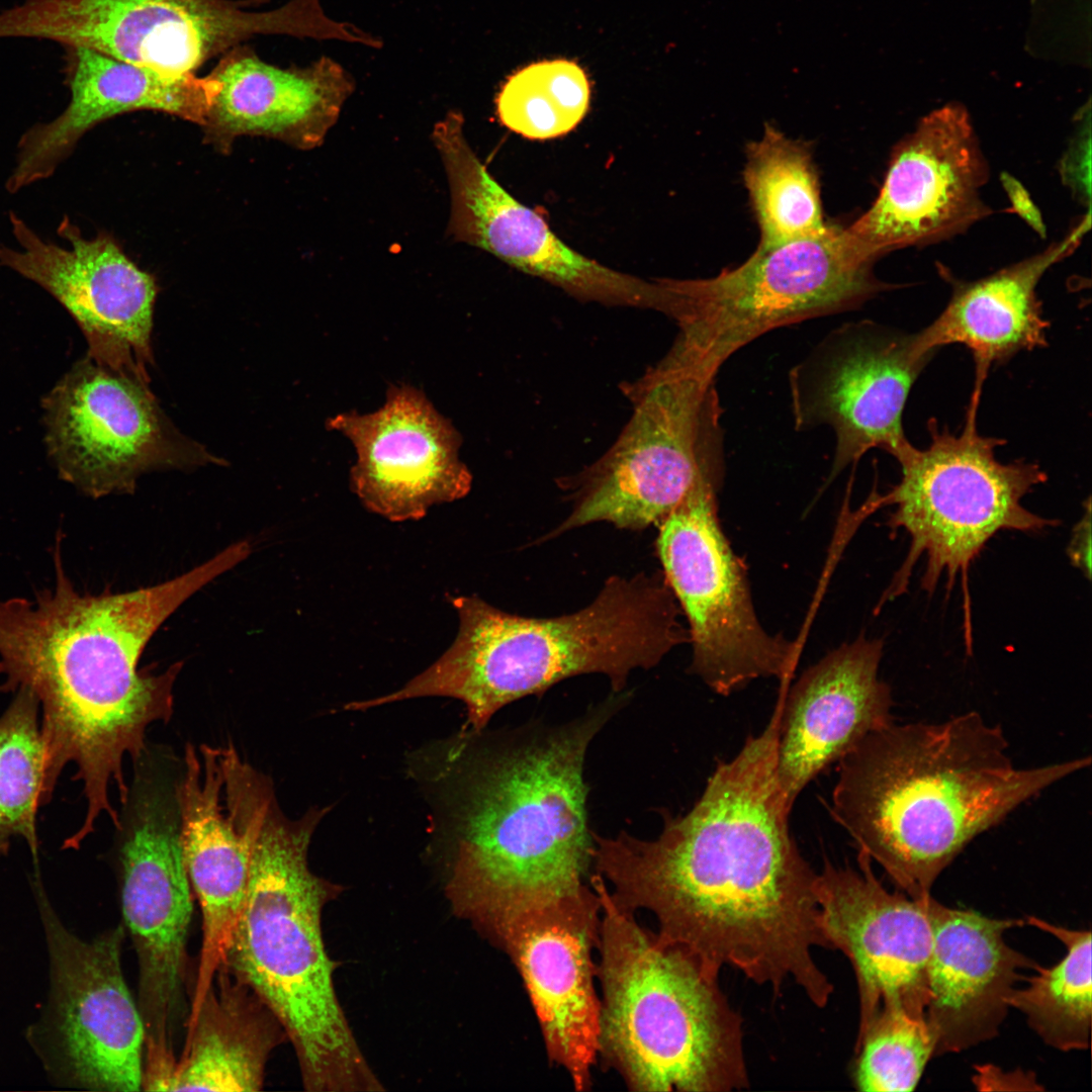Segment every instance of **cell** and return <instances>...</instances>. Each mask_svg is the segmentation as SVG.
Listing matches in <instances>:
<instances>
[{"instance_id":"obj_18","label":"cell","mask_w":1092,"mask_h":1092,"mask_svg":"<svg viewBox=\"0 0 1092 1092\" xmlns=\"http://www.w3.org/2000/svg\"><path fill=\"white\" fill-rule=\"evenodd\" d=\"M9 220L17 247L0 244V266L39 285L69 311L90 359L149 383L155 278L110 235L87 239L67 216L57 229L65 246L42 239L13 211Z\"/></svg>"},{"instance_id":"obj_27","label":"cell","mask_w":1092,"mask_h":1092,"mask_svg":"<svg viewBox=\"0 0 1092 1092\" xmlns=\"http://www.w3.org/2000/svg\"><path fill=\"white\" fill-rule=\"evenodd\" d=\"M1090 226V214L1061 241L1043 251L974 281L951 279L946 306L916 334L920 347L936 353L960 344L975 362V388L981 394L990 368L1022 351L1046 346L1049 322L1042 315L1036 288L1045 272L1068 257Z\"/></svg>"},{"instance_id":"obj_33","label":"cell","mask_w":1092,"mask_h":1092,"mask_svg":"<svg viewBox=\"0 0 1092 1092\" xmlns=\"http://www.w3.org/2000/svg\"><path fill=\"white\" fill-rule=\"evenodd\" d=\"M856 1051L858 1090L908 1092L915 1089L934 1055L935 1038L925 1017L883 1009L858 1029Z\"/></svg>"},{"instance_id":"obj_30","label":"cell","mask_w":1092,"mask_h":1092,"mask_svg":"<svg viewBox=\"0 0 1092 1092\" xmlns=\"http://www.w3.org/2000/svg\"><path fill=\"white\" fill-rule=\"evenodd\" d=\"M1026 922L1059 938L1065 957L1051 968H1036L1027 986L1015 988L1010 1008L1022 1012L1028 1025L1049 1045L1063 1052L1089 1046L1092 1018L1091 932L1072 930L1034 916Z\"/></svg>"},{"instance_id":"obj_14","label":"cell","mask_w":1092,"mask_h":1092,"mask_svg":"<svg viewBox=\"0 0 1092 1092\" xmlns=\"http://www.w3.org/2000/svg\"><path fill=\"white\" fill-rule=\"evenodd\" d=\"M148 384L88 356L56 383L42 408L61 478L98 498L132 493L151 471L224 463L180 433Z\"/></svg>"},{"instance_id":"obj_3","label":"cell","mask_w":1092,"mask_h":1092,"mask_svg":"<svg viewBox=\"0 0 1092 1092\" xmlns=\"http://www.w3.org/2000/svg\"><path fill=\"white\" fill-rule=\"evenodd\" d=\"M1002 728L977 712L878 729L838 761L829 811L860 852L921 900L965 847L1090 764L1017 767Z\"/></svg>"},{"instance_id":"obj_7","label":"cell","mask_w":1092,"mask_h":1092,"mask_svg":"<svg viewBox=\"0 0 1092 1092\" xmlns=\"http://www.w3.org/2000/svg\"><path fill=\"white\" fill-rule=\"evenodd\" d=\"M873 264L846 228L830 224L816 237L756 248L741 265L710 278H657L661 312L678 327L667 355L714 381L725 361L756 338L857 308L890 289Z\"/></svg>"},{"instance_id":"obj_31","label":"cell","mask_w":1092,"mask_h":1092,"mask_svg":"<svg viewBox=\"0 0 1092 1092\" xmlns=\"http://www.w3.org/2000/svg\"><path fill=\"white\" fill-rule=\"evenodd\" d=\"M15 693L0 716V857L14 838H22L38 869L36 813L46 804V746L36 696L28 688Z\"/></svg>"},{"instance_id":"obj_10","label":"cell","mask_w":1092,"mask_h":1092,"mask_svg":"<svg viewBox=\"0 0 1092 1092\" xmlns=\"http://www.w3.org/2000/svg\"><path fill=\"white\" fill-rule=\"evenodd\" d=\"M24 0L0 12V38L79 47L171 76L195 74L209 60L257 35L352 42L354 24L329 17L320 0Z\"/></svg>"},{"instance_id":"obj_28","label":"cell","mask_w":1092,"mask_h":1092,"mask_svg":"<svg viewBox=\"0 0 1092 1092\" xmlns=\"http://www.w3.org/2000/svg\"><path fill=\"white\" fill-rule=\"evenodd\" d=\"M166 1091L254 1092L286 1032L272 1011L221 963L196 1012Z\"/></svg>"},{"instance_id":"obj_5","label":"cell","mask_w":1092,"mask_h":1092,"mask_svg":"<svg viewBox=\"0 0 1092 1092\" xmlns=\"http://www.w3.org/2000/svg\"><path fill=\"white\" fill-rule=\"evenodd\" d=\"M326 809L296 820L274 792L257 824L247 891L222 964L283 1026L310 1092L383 1090L338 1000L322 913L339 886L314 875L307 852Z\"/></svg>"},{"instance_id":"obj_2","label":"cell","mask_w":1092,"mask_h":1092,"mask_svg":"<svg viewBox=\"0 0 1092 1092\" xmlns=\"http://www.w3.org/2000/svg\"><path fill=\"white\" fill-rule=\"evenodd\" d=\"M622 700L612 697L559 724L531 721L488 734L463 728L415 761L434 794L447 894L477 929L587 886L595 843L585 756Z\"/></svg>"},{"instance_id":"obj_11","label":"cell","mask_w":1092,"mask_h":1092,"mask_svg":"<svg viewBox=\"0 0 1092 1092\" xmlns=\"http://www.w3.org/2000/svg\"><path fill=\"white\" fill-rule=\"evenodd\" d=\"M31 890L44 935L49 986L24 1037L58 1088L143 1090L145 1029L122 971L123 924L91 940L63 922L32 874Z\"/></svg>"},{"instance_id":"obj_32","label":"cell","mask_w":1092,"mask_h":1092,"mask_svg":"<svg viewBox=\"0 0 1092 1092\" xmlns=\"http://www.w3.org/2000/svg\"><path fill=\"white\" fill-rule=\"evenodd\" d=\"M589 81L574 62L531 64L511 75L496 98V115L510 130L530 140L565 135L585 116Z\"/></svg>"},{"instance_id":"obj_9","label":"cell","mask_w":1092,"mask_h":1092,"mask_svg":"<svg viewBox=\"0 0 1092 1092\" xmlns=\"http://www.w3.org/2000/svg\"><path fill=\"white\" fill-rule=\"evenodd\" d=\"M979 402L972 395L960 434L929 420V444L923 449L911 444L897 459L902 476L885 502L896 507L890 527L905 530L910 547L881 602L905 592L921 556L926 560L924 590L933 593L943 574L949 585L961 574L969 602L970 565L996 533L1038 532L1059 523L1022 506V498L1048 476L1034 462L996 458V448L1005 441L978 432Z\"/></svg>"},{"instance_id":"obj_4","label":"cell","mask_w":1092,"mask_h":1092,"mask_svg":"<svg viewBox=\"0 0 1092 1092\" xmlns=\"http://www.w3.org/2000/svg\"><path fill=\"white\" fill-rule=\"evenodd\" d=\"M451 602L459 618L453 644L402 688L372 699L373 706L454 698L466 707L463 728L478 732L505 706L578 674H604L620 693L631 671L654 667L690 641L660 573L613 575L589 605L552 618L507 613L475 596Z\"/></svg>"},{"instance_id":"obj_25","label":"cell","mask_w":1092,"mask_h":1092,"mask_svg":"<svg viewBox=\"0 0 1092 1092\" xmlns=\"http://www.w3.org/2000/svg\"><path fill=\"white\" fill-rule=\"evenodd\" d=\"M921 901L932 931L925 1017L934 1055L959 1053L998 1033L1022 971L1038 965L1004 937L1024 921L948 907L931 895Z\"/></svg>"},{"instance_id":"obj_24","label":"cell","mask_w":1092,"mask_h":1092,"mask_svg":"<svg viewBox=\"0 0 1092 1092\" xmlns=\"http://www.w3.org/2000/svg\"><path fill=\"white\" fill-rule=\"evenodd\" d=\"M64 49L69 102L20 136L6 182L10 193L53 176L86 132L116 115L154 110L201 126L217 90L209 74L171 76L90 49Z\"/></svg>"},{"instance_id":"obj_8","label":"cell","mask_w":1092,"mask_h":1092,"mask_svg":"<svg viewBox=\"0 0 1092 1092\" xmlns=\"http://www.w3.org/2000/svg\"><path fill=\"white\" fill-rule=\"evenodd\" d=\"M634 412L598 461L559 480L571 512L542 541L607 522L659 526L702 481L721 484V407L714 381L664 356L624 388Z\"/></svg>"},{"instance_id":"obj_17","label":"cell","mask_w":1092,"mask_h":1092,"mask_svg":"<svg viewBox=\"0 0 1092 1092\" xmlns=\"http://www.w3.org/2000/svg\"><path fill=\"white\" fill-rule=\"evenodd\" d=\"M600 899L589 886L507 911L480 930L515 965L535 1011L548 1058L577 1091L590 1088L598 1060L600 997L595 979Z\"/></svg>"},{"instance_id":"obj_13","label":"cell","mask_w":1092,"mask_h":1092,"mask_svg":"<svg viewBox=\"0 0 1092 1092\" xmlns=\"http://www.w3.org/2000/svg\"><path fill=\"white\" fill-rule=\"evenodd\" d=\"M123 926L138 963L147 1091H165L175 1068L174 1031L187 970L193 892L178 811L158 795L135 806L118 851Z\"/></svg>"},{"instance_id":"obj_16","label":"cell","mask_w":1092,"mask_h":1092,"mask_svg":"<svg viewBox=\"0 0 1092 1092\" xmlns=\"http://www.w3.org/2000/svg\"><path fill=\"white\" fill-rule=\"evenodd\" d=\"M176 804L184 862L202 919V942L190 1013L199 1007L223 961L243 905L253 840L269 780L232 745L185 747Z\"/></svg>"},{"instance_id":"obj_26","label":"cell","mask_w":1092,"mask_h":1092,"mask_svg":"<svg viewBox=\"0 0 1092 1092\" xmlns=\"http://www.w3.org/2000/svg\"><path fill=\"white\" fill-rule=\"evenodd\" d=\"M209 75L217 90L201 127L205 141L224 154L240 135L300 150L320 147L355 89L349 72L329 57L281 68L243 43L220 56Z\"/></svg>"},{"instance_id":"obj_6","label":"cell","mask_w":1092,"mask_h":1092,"mask_svg":"<svg viewBox=\"0 0 1092 1092\" xmlns=\"http://www.w3.org/2000/svg\"><path fill=\"white\" fill-rule=\"evenodd\" d=\"M599 1057L632 1091L724 1092L748 1078L741 1018L709 974L619 905L603 877Z\"/></svg>"},{"instance_id":"obj_23","label":"cell","mask_w":1092,"mask_h":1092,"mask_svg":"<svg viewBox=\"0 0 1092 1092\" xmlns=\"http://www.w3.org/2000/svg\"><path fill=\"white\" fill-rule=\"evenodd\" d=\"M883 641L863 636L781 684L776 747L780 791L793 809L805 787L872 732L892 723L890 687L879 678Z\"/></svg>"},{"instance_id":"obj_34","label":"cell","mask_w":1092,"mask_h":1092,"mask_svg":"<svg viewBox=\"0 0 1092 1092\" xmlns=\"http://www.w3.org/2000/svg\"><path fill=\"white\" fill-rule=\"evenodd\" d=\"M1091 510L1090 502L1081 520L1075 525L1067 554L1072 564L1090 578L1091 574Z\"/></svg>"},{"instance_id":"obj_20","label":"cell","mask_w":1092,"mask_h":1092,"mask_svg":"<svg viewBox=\"0 0 1092 1092\" xmlns=\"http://www.w3.org/2000/svg\"><path fill=\"white\" fill-rule=\"evenodd\" d=\"M988 171L968 111L945 105L893 149L877 198L846 230L874 262L946 240L988 215L981 198Z\"/></svg>"},{"instance_id":"obj_21","label":"cell","mask_w":1092,"mask_h":1092,"mask_svg":"<svg viewBox=\"0 0 1092 1092\" xmlns=\"http://www.w3.org/2000/svg\"><path fill=\"white\" fill-rule=\"evenodd\" d=\"M857 862L855 870L824 861L817 895L828 945L842 951L855 974L859 1029L888 1008L923 1018L932 949L923 902L887 890L866 853L858 851Z\"/></svg>"},{"instance_id":"obj_19","label":"cell","mask_w":1092,"mask_h":1092,"mask_svg":"<svg viewBox=\"0 0 1092 1092\" xmlns=\"http://www.w3.org/2000/svg\"><path fill=\"white\" fill-rule=\"evenodd\" d=\"M432 140L448 179L447 235L452 240L490 253L576 298L659 311L656 279L616 271L573 250L491 176L466 140L462 113L453 110L437 121Z\"/></svg>"},{"instance_id":"obj_22","label":"cell","mask_w":1092,"mask_h":1092,"mask_svg":"<svg viewBox=\"0 0 1092 1092\" xmlns=\"http://www.w3.org/2000/svg\"><path fill=\"white\" fill-rule=\"evenodd\" d=\"M326 425L355 448L352 490L367 510L392 522L419 520L434 505L470 491L459 432L412 385H391L377 411L341 413Z\"/></svg>"},{"instance_id":"obj_29","label":"cell","mask_w":1092,"mask_h":1092,"mask_svg":"<svg viewBox=\"0 0 1092 1092\" xmlns=\"http://www.w3.org/2000/svg\"><path fill=\"white\" fill-rule=\"evenodd\" d=\"M743 181L760 232L757 248H775L828 230L809 147L770 123L746 147Z\"/></svg>"},{"instance_id":"obj_12","label":"cell","mask_w":1092,"mask_h":1092,"mask_svg":"<svg viewBox=\"0 0 1092 1092\" xmlns=\"http://www.w3.org/2000/svg\"><path fill=\"white\" fill-rule=\"evenodd\" d=\"M719 487L702 481L689 492L658 526L656 552L690 625V670L728 696L759 677L789 682L798 651L756 618L743 568L718 522Z\"/></svg>"},{"instance_id":"obj_15","label":"cell","mask_w":1092,"mask_h":1092,"mask_svg":"<svg viewBox=\"0 0 1092 1092\" xmlns=\"http://www.w3.org/2000/svg\"><path fill=\"white\" fill-rule=\"evenodd\" d=\"M934 354L916 334L862 320L835 328L791 369L795 430L826 426L834 433L829 481L871 449L896 460L906 452V401Z\"/></svg>"},{"instance_id":"obj_1","label":"cell","mask_w":1092,"mask_h":1092,"mask_svg":"<svg viewBox=\"0 0 1092 1092\" xmlns=\"http://www.w3.org/2000/svg\"><path fill=\"white\" fill-rule=\"evenodd\" d=\"M54 560L52 588L33 600H0V692L28 688L38 700L47 803L63 769L75 766L86 813L68 841L79 847L102 815L120 828L110 793L126 805L124 760L138 761L147 751L148 728L173 714L182 663L162 672L139 669L146 645L184 602L235 567L239 557L225 548L162 583L98 596L75 588L59 547Z\"/></svg>"}]
</instances>
